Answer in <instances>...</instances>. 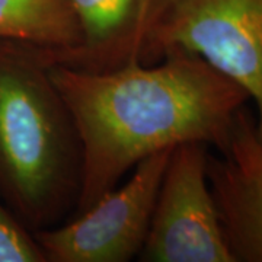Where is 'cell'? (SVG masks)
Listing matches in <instances>:
<instances>
[{"label": "cell", "mask_w": 262, "mask_h": 262, "mask_svg": "<svg viewBox=\"0 0 262 262\" xmlns=\"http://www.w3.org/2000/svg\"><path fill=\"white\" fill-rule=\"evenodd\" d=\"M50 75L82 144V182L72 215L92 206L151 155L184 143L225 151L236 115L251 101L241 84L185 51L110 72L51 61Z\"/></svg>", "instance_id": "cell-1"}, {"label": "cell", "mask_w": 262, "mask_h": 262, "mask_svg": "<svg viewBox=\"0 0 262 262\" xmlns=\"http://www.w3.org/2000/svg\"><path fill=\"white\" fill-rule=\"evenodd\" d=\"M46 48L0 41V200L31 232L75 211L82 144Z\"/></svg>", "instance_id": "cell-2"}, {"label": "cell", "mask_w": 262, "mask_h": 262, "mask_svg": "<svg viewBox=\"0 0 262 262\" xmlns=\"http://www.w3.org/2000/svg\"><path fill=\"white\" fill-rule=\"evenodd\" d=\"M173 51L204 58L244 88L262 143V0H151L140 63Z\"/></svg>", "instance_id": "cell-3"}, {"label": "cell", "mask_w": 262, "mask_h": 262, "mask_svg": "<svg viewBox=\"0 0 262 262\" xmlns=\"http://www.w3.org/2000/svg\"><path fill=\"white\" fill-rule=\"evenodd\" d=\"M173 149L141 160L124 182L82 213L35 232L47 262H127L139 256Z\"/></svg>", "instance_id": "cell-4"}, {"label": "cell", "mask_w": 262, "mask_h": 262, "mask_svg": "<svg viewBox=\"0 0 262 262\" xmlns=\"http://www.w3.org/2000/svg\"><path fill=\"white\" fill-rule=\"evenodd\" d=\"M208 149L184 143L170 151L140 261L234 262L207 177Z\"/></svg>", "instance_id": "cell-5"}, {"label": "cell", "mask_w": 262, "mask_h": 262, "mask_svg": "<svg viewBox=\"0 0 262 262\" xmlns=\"http://www.w3.org/2000/svg\"><path fill=\"white\" fill-rule=\"evenodd\" d=\"M207 177L234 262H262V143L248 106L222 156L208 153Z\"/></svg>", "instance_id": "cell-6"}, {"label": "cell", "mask_w": 262, "mask_h": 262, "mask_svg": "<svg viewBox=\"0 0 262 262\" xmlns=\"http://www.w3.org/2000/svg\"><path fill=\"white\" fill-rule=\"evenodd\" d=\"M73 10L79 42L51 54L53 63L83 72H110L140 63L151 0H67Z\"/></svg>", "instance_id": "cell-7"}, {"label": "cell", "mask_w": 262, "mask_h": 262, "mask_svg": "<svg viewBox=\"0 0 262 262\" xmlns=\"http://www.w3.org/2000/svg\"><path fill=\"white\" fill-rule=\"evenodd\" d=\"M0 41L60 54L77 46L79 29L67 0H0Z\"/></svg>", "instance_id": "cell-8"}, {"label": "cell", "mask_w": 262, "mask_h": 262, "mask_svg": "<svg viewBox=\"0 0 262 262\" xmlns=\"http://www.w3.org/2000/svg\"><path fill=\"white\" fill-rule=\"evenodd\" d=\"M0 262H47L35 233L0 200Z\"/></svg>", "instance_id": "cell-9"}]
</instances>
